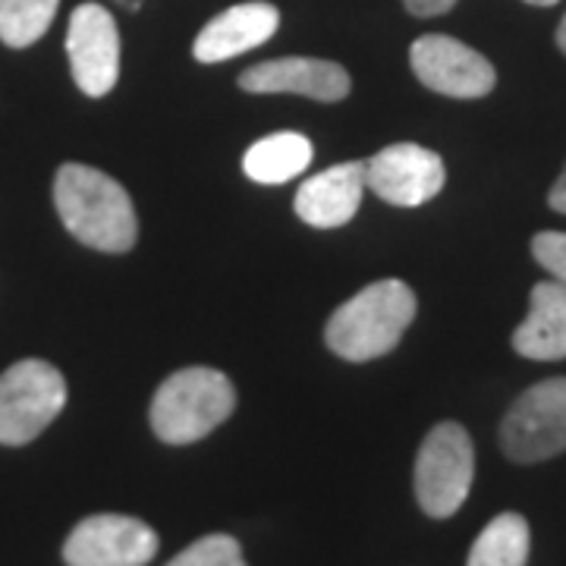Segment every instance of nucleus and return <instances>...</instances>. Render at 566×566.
Instances as JSON below:
<instances>
[{"label":"nucleus","instance_id":"f257e3e1","mask_svg":"<svg viewBox=\"0 0 566 566\" xmlns=\"http://www.w3.org/2000/svg\"><path fill=\"white\" fill-rule=\"evenodd\" d=\"M54 205L63 227L98 252H129L139 221L129 192L114 177L85 164H63L54 180Z\"/></svg>","mask_w":566,"mask_h":566},{"label":"nucleus","instance_id":"f03ea898","mask_svg":"<svg viewBox=\"0 0 566 566\" xmlns=\"http://www.w3.org/2000/svg\"><path fill=\"white\" fill-rule=\"evenodd\" d=\"M416 318V293L403 281H378L344 303L324 327L327 346L346 363H368L403 340Z\"/></svg>","mask_w":566,"mask_h":566},{"label":"nucleus","instance_id":"7ed1b4c3","mask_svg":"<svg viewBox=\"0 0 566 566\" xmlns=\"http://www.w3.org/2000/svg\"><path fill=\"white\" fill-rule=\"evenodd\" d=\"M237 390L218 368H182L151 400V428L164 444H192L230 419Z\"/></svg>","mask_w":566,"mask_h":566},{"label":"nucleus","instance_id":"20e7f679","mask_svg":"<svg viewBox=\"0 0 566 566\" xmlns=\"http://www.w3.org/2000/svg\"><path fill=\"white\" fill-rule=\"evenodd\" d=\"M66 406V381L44 359H22L0 375V444L35 441Z\"/></svg>","mask_w":566,"mask_h":566},{"label":"nucleus","instance_id":"39448f33","mask_svg":"<svg viewBox=\"0 0 566 566\" xmlns=\"http://www.w3.org/2000/svg\"><path fill=\"white\" fill-rule=\"evenodd\" d=\"M475 479V450L463 424L441 422L428 431L416 460V497L428 516L447 520L469 497Z\"/></svg>","mask_w":566,"mask_h":566},{"label":"nucleus","instance_id":"423d86ee","mask_svg":"<svg viewBox=\"0 0 566 566\" xmlns=\"http://www.w3.org/2000/svg\"><path fill=\"white\" fill-rule=\"evenodd\" d=\"M501 447L513 463H542L566 453V378L532 385L501 422Z\"/></svg>","mask_w":566,"mask_h":566},{"label":"nucleus","instance_id":"0eeeda50","mask_svg":"<svg viewBox=\"0 0 566 566\" xmlns=\"http://www.w3.org/2000/svg\"><path fill=\"white\" fill-rule=\"evenodd\" d=\"M73 80L88 98H104L120 80V32L102 3H80L66 29Z\"/></svg>","mask_w":566,"mask_h":566},{"label":"nucleus","instance_id":"6e6552de","mask_svg":"<svg viewBox=\"0 0 566 566\" xmlns=\"http://www.w3.org/2000/svg\"><path fill=\"white\" fill-rule=\"evenodd\" d=\"M409 63L424 88L447 98H485L497 85L491 61L450 35H422L412 41Z\"/></svg>","mask_w":566,"mask_h":566},{"label":"nucleus","instance_id":"1a4fd4ad","mask_svg":"<svg viewBox=\"0 0 566 566\" xmlns=\"http://www.w3.org/2000/svg\"><path fill=\"white\" fill-rule=\"evenodd\" d=\"M447 182L441 155L416 142H397L365 161V186L397 208H419L431 202Z\"/></svg>","mask_w":566,"mask_h":566},{"label":"nucleus","instance_id":"9d476101","mask_svg":"<svg viewBox=\"0 0 566 566\" xmlns=\"http://www.w3.org/2000/svg\"><path fill=\"white\" fill-rule=\"evenodd\" d=\"M155 554V528L120 513H98L82 520L63 545L66 566H145Z\"/></svg>","mask_w":566,"mask_h":566},{"label":"nucleus","instance_id":"9b49d317","mask_svg":"<svg viewBox=\"0 0 566 566\" xmlns=\"http://www.w3.org/2000/svg\"><path fill=\"white\" fill-rule=\"evenodd\" d=\"M349 73L340 63L318 61V57H281L249 66L240 76L243 92L268 95V92H290L315 102H344L349 95Z\"/></svg>","mask_w":566,"mask_h":566},{"label":"nucleus","instance_id":"f8f14e48","mask_svg":"<svg viewBox=\"0 0 566 566\" xmlns=\"http://www.w3.org/2000/svg\"><path fill=\"white\" fill-rule=\"evenodd\" d=\"M277 25H281V10L268 0L227 7L196 35L192 54L199 63H223L240 57L271 39Z\"/></svg>","mask_w":566,"mask_h":566},{"label":"nucleus","instance_id":"ddd939ff","mask_svg":"<svg viewBox=\"0 0 566 566\" xmlns=\"http://www.w3.org/2000/svg\"><path fill=\"white\" fill-rule=\"evenodd\" d=\"M365 196V164H334L312 180H305L296 192V214L308 227L334 230L356 218Z\"/></svg>","mask_w":566,"mask_h":566},{"label":"nucleus","instance_id":"4468645a","mask_svg":"<svg viewBox=\"0 0 566 566\" xmlns=\"http://www.w3.org/2000/svg\"><path fill=\"white\" fill-rule=\"evenodd\" d=\"M513 349L535 363L566 359V286L560 281L535 283L526 322L513 331Z\"/></svg>","mask_w":566,"mask_h":566},{"label":"nucleus","instance_id":"2eb2a0df","mask_svg":"<svg viewBox=\"0 0 566 566\" xmlns=\"http://www.w3.org/2000/svg\"><path fill=\"white\" fill-rule=\"evenodd\" d=\"M312 142L300 133H274L268 139L255 142L243 158L245 177L264 186H281L300 177L312 164Z\"/></svg>","mask_w":566,"mask_h":566},{"label":"nucleus","instance_id":"dca6fc26","mask_svg":"<svg viewBox=\"0 0 566 566\" xmlns=\"http://www.w3.org/2000/svg\"><path fill=\"white\" fill-rule=\"evenodd\" d=\"M526 560L528 523L520 513H501L482 528L465 566H526Z\"/></svg>","mask_w":566,"mask_h":566},{"label":"nucleus","instance_id":"f3484780","mask_svg":"<svg viewBox=\"0 0 566 566\" xmlns=\"http://www.w3.org/2000/svg\"><path fill=\"white\" fill-rule=\"evenodd\" d=\"M61 0H0V41L29 48L51 29Z\"/></svg>","mask_w":566,"mask_h":566},{"label":"nucleus","instance_id":"a211bd4d","mask_svg":"<svg viewBox=\"0 0 566 566\" xmlns=\"http://www.w3.org/2000/svg\"><path fill=\"white\" fill-rule=\"evenodd\" d=\"M167 566H245L240 542L230 535H205L196 545L180 551Z\"/></svg>","mask_w":566,"mask_h":566},{"label":"nucleus","instance_id":"6ab92c4d","mask_svg":"<svg viewBox=\"0 0 566 566\" xmlns=\"http://www.w3.org/2000/svg\"><path fill=\"white\" fill-rule=\"evenodd\" d=\"M532 255H535V262L542 264L554 281H560L566 286V233H560V230L535 233Z\"/></svg>","mask_w":566,"mask_h":566},{"label":"nucleus","instance_id":"aec40b11","mask_svg":"<svg viewBox=\"0 0 566 566\" xmlns=\"http://www.w3.org/2000/svg\"><path fill=\"white\" fill-rule=\"evenodd\" d=\"M406 10L412 13V17H441V13H450L453 7H457V0H403Z\"/></svg>","mask_w":566,"mask_h":566},{"label":"nucleus","instance_id":"412c9836","mask_svg":"<svg viewBox=\"0 0 566 566\" xmlns=\"http://www.w3.org/2000/svg\"><path fill=\"white\" fill-rule=\"evenodd\" d=\"M547 205H551L554 211L566 214V167H564V174L557 177V182L551 186V192H547Z\"/></svg>","mask_w":566,"mask_h":566},{"label":"nucleus","instance_id":"4be33fe9","mask_svg":"<svg viewBox=\"0 0 566 566\" xmlns=\"http://www.w3.org/2000/svg\"><path fill=\"white\" fill-rule=\"evenodd\" d=\"M557 48L566 54V17L560 20V25H557Z\"/></svg>","mask_w":566,"mask_h":566},{"label":"nucleus","instance_id":"5701e85b","mask_svg":"<svg viewBox=\"0 0 566 566\" xmlns=\"http://www.w3.org/2000/svg\"><path fill=\"white\" fill-rule=\"evenodd\" d=\"M526 3H532V7H554L557 0H526Z\"/></svg>","mask_w":566,"mask_h":566}]
</instances>
